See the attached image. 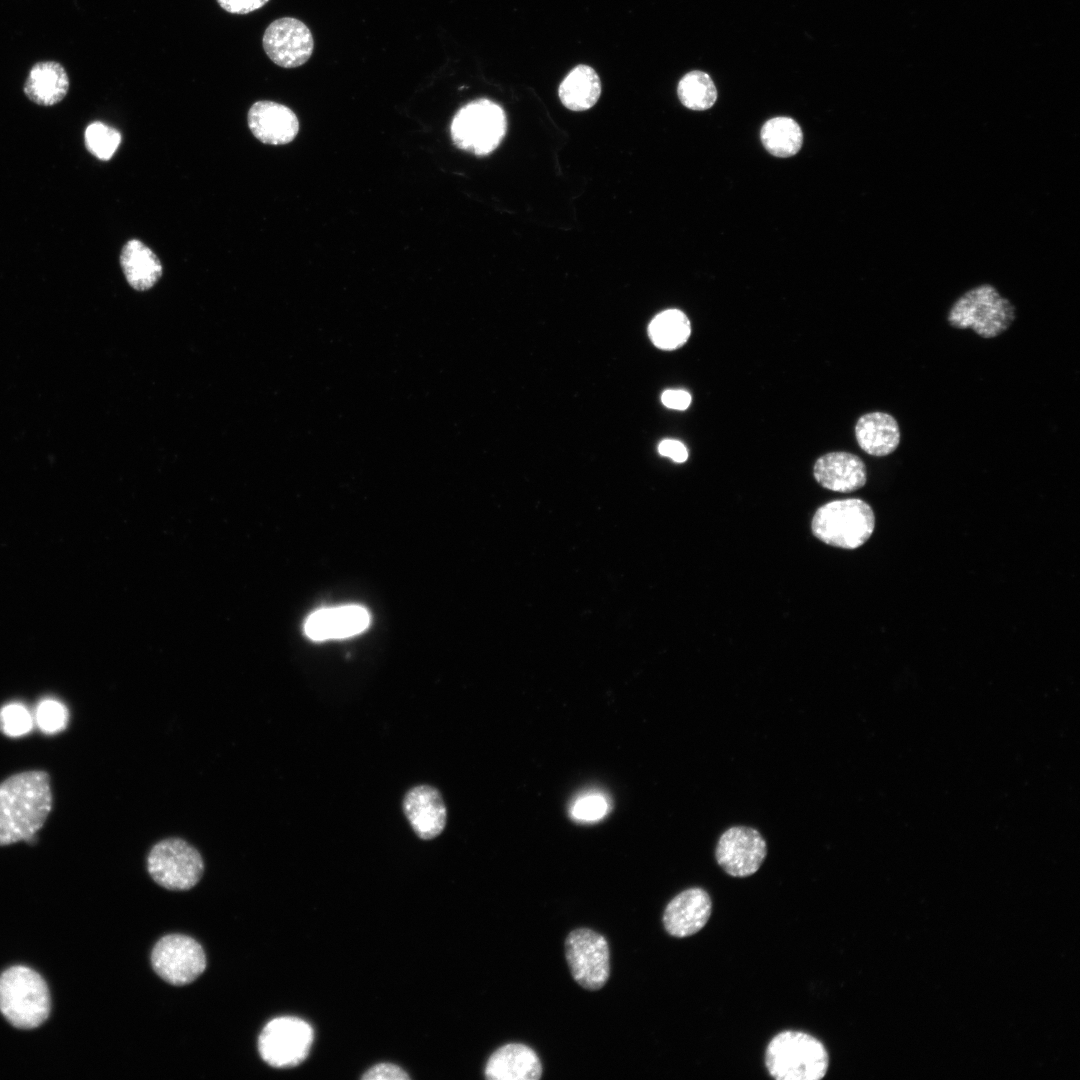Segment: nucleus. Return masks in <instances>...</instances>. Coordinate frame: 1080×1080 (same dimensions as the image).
Instances as JSON below:
<instances>
[{"label":"nucleus","instance_id":"f257e3e1","mask_svg":"<svg viewBox=\"0 0 1080 1080\" xmlns=\"http://www.w3.org/2000/svg\"><path fill=\"white\" fill-rule=\"evenodd\" d=\"M51 805L46 772L27 771L4 780L0 784V845L31 840L43 826Z\"/></svg>","mask_w":1080,"mask_h":1080},{"label":"nucleus","instance_id":"f03ea898","mask_svg":"<svg viewBox=\"0 0 1080 1080\" xmlns=\"http://www.w3.org/2000/svg\"><path fill=\"white\" fill-rule=\"evenodd\" d=\"M765 1066L776 1080H820L827 1073L829 1055L824 1044L814 1036L786 1030L768 1043Z\"/></svg>","mask_w":1080,"mask_h":1080},{"label":"nucleus","instance_id":"7ed1b4c3","mask_svg":"<svg viewBox=\"0 0 1080 1080\" xmlns=\"http://www.w3.org/2000/svg\"><path fill=\"white\" fill-rule=\"evenodd\" d=\"M1015 318L1014 304L989 283L976 285L963 292L954 300L946 316L951 327L969 329L984 339L1003 334Z\"/></svg>","mask_w":1080,"mask_h":1080},{"label":"nucleus","instance_id":"20e7f679","mask_svg":"<svg viewBox=\"0 0 1080 1080\" xmlns=\"http://www.w3.org/2000/svg\"><path fill=\"white\" fill-rule=\"evenodd\" d=\"M0 1011L14 1027L34 1029L50 1013V996L42 977L27 967L15 966L0 976Z\"/></svg>","mask_w":1080,"mask_h":1080},{"label":"nucleus","instance_id":"39448f33","mask_svg":"<svg viewBox=\"0 0 1080 1080\" xmlns=\"http://www.w3.org/2000/svg\"><path fill=\"white\" fill-rule=\"evenodd\" d=\"M875 528L870 505L859 498L828 502L819 507L811 523L813 535L830 546L856 549L865 544Z\"/></svg>","mask_w":1080,"mask_h":1080},{"label":"nucleus","instance_id":"423d86ee","mask_svg":"<svg viewBox=\"0 0 1080 1080\" xmlns=\"http://www.w3.org/2000/svg\"><path fill=\"white\" fill-rule=\"evenodd\" d=\"M507 128L504 110L497 103L476 99L461 107L451 123V137L461 150L486 156L502 142Z\"/></svg>","mask_w":1080,"mask_h":1080},{"label":"nucleus","instance_id":"0eeeda50","mask_svg":"<svg viewBox=\"0 0 1080 1080\" xmlns=\"http://www.w3.org/2000/svg\"><path fill=\"white\" fill-rule=\"evenodd\" d=\"M147 869L153 880L169 890H188L200 880L204 863L200 853L179 838L156 843L147 857Z\"/></svg>","mask_w":1080,"mask_h":1080},{"label":"nucleus","instance_id":"6e6552de","mask_svg":"<svg viewBox=\"0 0 1080 1080\" xmlns=\"http://www.w3.org/2000/svg\"><path fill=\"white\" fill-rule=\"evenodd\" d=\"M313 1042V1029L296 1017H278L266 1024L258 1038L261 1058L275 1068H289L307 1057Z\"/></svg>","mask_w":1080,"mask_h":1080},{"label":"nucleus","instance_id":"1a4fd4ad","mask_svg":"<svg viewBox=\"0 0 1080 1080\" xmlns=\"http://www.w3.org/2000/svg\"><path fill=\"white\" fill-rule=\"evenodd\" d=\"M565 956L573 979L583 988H602L610 974L606 938L589 928L571 931L565 940Z\"/></svg>","mask_w":1080,"mask_h":1080},{"label":"nucleus","instance_id":"9d476101","mask_svg":"<svg viewBox=\"0 0 1080 1080\" xmlns=\"http://www.w3.org/2000/svg\"><path fill=\"white\" fill-rule=\"evenodd\" d=\"M151 964L164 981L181 986L193 982L204 972L206 956L195 939L182 934H170L155 944L151 953Z\"/></svg>","mask_w":1080,"mask_h":1080},{"label":"nucleus","instance_id":"9b49d317","mask_svg":"<svg viewBox=\"0 0 1080 1080\" xmlns=\"http://www.w3.org/2000/svg\"><path fill=\"white\" fill-rule=\"evenodd\" d=\"M767 855V845L758 830L747 826L728 828L719 838L715 858L719 866L732 877H748L761 866Z\"/></svg>","mask_w":1080,"mask_h":1080},{"label":"nucleus","instance_id":"f8f14e48","mask_svg":"<svg viewBox=\"0 0 1080 1080\" xmlns=\"http://www.w3.org/2000/svg\"><path fill=\"white\" fill-rule=\"evenodd\" d=\"M262 44L270 60L283 68L305 64L314 49L310 29L294 17H282L271 22L264 32Z\"/></svg>","mask_w":1080,"mask_h":1080},{"label":"nucleus","instance_id":"ddd939ff","mask_svg":"<svg viewBox=\"0 0 1080 1080\" xmlns=\"http://www.w3.org/2000/svg\"><path fill=\"white\" fill-rule=\"evenodd\" d=\"M370 624V614L359 605L321 608L304 622L305 635L315 641L342 639L359 634Z\"/></svg>","mask_w":1080,"mask_h":1080},{"label":"nucleus","instance_id":"4468645a","mask_svg":"<svg viewBox=\"0 0 1080 1080\" xmlns=\"http://www.w3.org/2000/svg\"><path fill=\"white\" fill-rule=\"evenodd\" d=\"M711 912L712 900L708 892L700 887H692L677 894L667 904L663 925L673 937H688L706 925Z\"/></svg>","mask_w":1080,"mask_h":1080},{"label":"nucleus","instance_id":"2eb2a0df","mask_svg":"<svg viewBox=\"0 0 1080 1080\" xmlns=\"http://www.w3.org/2000/svg\"><path fill=\"white\" fill-rule=\"evenodd\" d=\"M403 811L416 835L423 840L437 837L445 828L447 811L440 792L430 785H418L404 796Z\"/></svg>","mask_w":1080,"mask_h":1080},{"label":"nucleus","instance_id":"dca6fc26","mask_svg":"<svg viewBox=\"0 0 1080 1080\" xmlns=\"http://www.w3.org/2000/svg\"><path fill=\"white\" fill-rule=\"evenodd\" d=\"M248 125L258 140L271 145L290 143L299 130L298 118L290 108L268 100L257 101L250 107Z\"/></svg>","mask_w":1080,"mask_h":1080},{"label":"nucleus","instance_id":"f3484780","mask_svg":"<svg viewBox=\"0 0 1080 1080\" xmlns=\"http://www.w3.org/2000/svg\"><path fill=\"white\" fill-rule=\"evenodd\" d=\"M813 475L822 487L841 493L854 492L867 481L864 461L845 451L830 452L819 457L814 464Z\"/></svg>","mask_w":1080,"mask_h":1080},{"label":"nucleus","instance_id":"a211bd4d","mask_svg":"<svg viewBox=\"0 0 1080 1080\" xmlns=\"http://www.w3.org/2000/svg\"><path fill=\"white\" fill-rule=\"evenodd\" d=\"M542 1071L537 1053L522 1043H508L495 1050L484 1069L489 1080H538Z\"/></svg>","mask_w":1080,"mask_h":1080},{"label":"nucleus","instance_id":"6ab92c4d","mask_svg":"<svg viewBox=\"0 0 1080 1080\" xmlns=\"http://www.w3.org/2000/svg\"><path fill=\"white\" fill-rule=\"evenodd\" d=\"M854 435L858 446L866 454L883 458L896 451L901 433L896 418L884 411H870L856 421Z\"/></svg>","mask_w":1080,"mask_h":1080},{"label":"nucleus","instance_id":"aec40b11","mask_svg":"<svg viewBox=\"0 0 1080 1080\" xmlns=\"http://www.w3.org/2000/svg\"><path fill=\"white\" fill-rule=\"evenodd\" d=\"M69 90L65 68L56 61H40L30 69L23 91L37 105L52 106L64 99Z\"/></svg>","mask_w":1080,"mask_h":1080},{"label":"nucleus","instance_id":"412c9836","mask_svg":"<svg viewBox=\"0 0 1080 1080\" xmlns=\"http://www.w3.org/2000/svg\"><path fill=\"white\" fill-rule=\"evenodd\" d=\"M120 264L130 286L138 291L148 290L162 275V265L156 254L140 240H129L122 248Z\"/></svg>","mask_w":1080,"mask_h":1080},{"label":"nucleus","instance_id":"4be33fe9","mask_svg":"<svg viewBox=\"0 0 1080 1080\" xmlns=\"http://www.w3.org/2000/svg\"><path fill=\"white\" fill-rule=\"evenodd\" d=\"M558 93L566 108L572 111H585L598 101L601 94V82L592 67L580 64L566 75L559 86Z\"/></svg>","mask_w":1080,"mask_h":1080},{"label":"nucleus","instance_id":"5701e85b","mask_svg":"<svg viewBox=\"0 0 1080 1080\" xmlns=\"http://www.w3.org/2000/svg\"><path fill=\"white\" fill-rule=\"evenodd\" d=\"M761 141L765 149L776 157L795 155L801 148L803 133L799 124L789 117H775L764 123Z\"/></svg>","mask_w":1080,"mask_h":1080},{"label":"nucleus","instance_id":"b1692460","mask_svg":"<svg viewBox=\"0 0 1080 1080\" xmlns=\"http://www.w3.org/2000/svg\"><path fill=\"white\" fill-rule=\"evenodd\" d=\"M648 333L653 344L662 350H675L689 339L691 324L688 317L678 309L657 314L649 324Z\"/></svg>","mask_w":1080,"mask_h":1080},{"label":"nucleus","instance_id":"393cba45","mask_svg":"<svg viewBox=\"0 0 1080 1080\" xmlns=\"http://www.w3.org/2000/svg\"><path fill=\"white\" fill-rule=\"evenodd\" d=\"M677 93L681 103L695 111L711 108L717 99V89L711 77L702 71H691L679 81Z\"/></svg>","mask_w":1080,"mask_h":1080},{"label":"nucleus","instance_id":"a878e982","mask_svg":"<svg viewBox=\"0 0 1080 1080\" xmlns=\"http://www.w3.org/2000/svg\"><path fill=\"white\" fill-rule=\"evenodd\" d=\"M609 810L610 800L605 793L588 790L576 796L570 804L569 813L578 822L591 823L604 818Z\"/></svg>","mask_w":1080,"mask_h":1080},{"label":"nucleus","instance_id":"bb28decb","mask_svg":"<svg viewBox=\"0 0 1080 1080\" xmlns=\"http://www.w3.org/2000/svg\"><path fill=\"white\" fill-rule=\"evenodd\" d=\"M84 138L88 151L101 160L110 159L121 142L120 133L102 122L91 123Z\"/></svg>","mask_w":1080,"mask_h":1080},{"label":"nucleus","instance_id":"cd10ccee","mask_svg":"<svg viewBox=\"0 0 1080 1080\" xmlns=\"http://www.w3.org/2000/svg\"><path fill=\"white\" fill-rule=\"evenodd\" d=\"M32 716L21 704H8L0 710V729L11 737L27 734L32 728Z\"/></svg>","mask_w":1080,"mask_h":1080},{"label":"nucleus","instance_id":"c85d7f7f","mask_svg":"<svg viewBox=\"0 0 1080 1080\" xmlns=\"http://www.w3.org/2000/svg\"><path fill=\"white\" fill-rule=\"evenodd\" d=\"M36 720L44 733L54 734L65 728L68 721V711L60 702L47 699L38 705Z\"/></svg>","mask_w":1080,"mask_h":1080},{"label":"nucleus","instance_id":"c756f323","mask_svg":"<svg viewBox=\"0 0 1080 1080\" xmlns=\"http://www.w3.org/2000/svg\"><path fill=\"white\" fill-rule=\"evenodd\" d=\"M362 1078L365 1080H406L410 1077L399 1066L390 1063H380L366 1071Z\"/></svg>","mask_w":1080,"mask_h":1080},{"label":"nucleus","instance_id":"7c9ffc66","mask_svg":"<svg viewBox=\"0 0 1080 1080\" xmlns=\"http://www.w3.org/2000/svg\"><path fill=\"white\" fill-rule=\"evenodd\" d=\"M219 6L232 14H248L263 7L269 0H216Z\"/></svg>","mask_w":1080,"mask_h":1080},{"label":"nucleus","instance_id":"2f4dec72","mask_svg":"<svg viewBox=\"0 0 1080 1080\" xmlns=\"http://www.w3.org/2000/svg\"><path fill=\"white\" fill-rule=\"evenodd\" d=\"M658 452L665 457L672 459L674 462L682 463L688 458V451L686 446L674 439H665L660 442L658 446Z\"/></svg>","mask_w":1080,"mask_h":1080},{"label":"nucleus","instance_id":"473e14b6","mask_svg":"<svg viewBox=\"0 0 1080 1080\" xmlns=\"http://www.w3.org/2000/svg\"><path fill=\"white\" fill-rule=\"evenodd\" d=\"M661 401L668 408L685 410L691 403V395L684 390H666L661 395Z\"/></svg>","mask_w":1080,"mask_h":1080}]
</instances>
